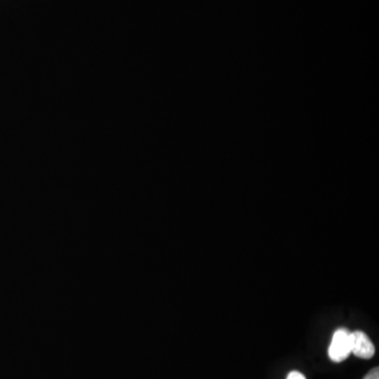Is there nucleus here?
I'll list each match as a JSON object with an SVG mask.
<instances>
[{"mask_svg":"<svg viewBox=\"0 0 379 379\" xmlns=\"http://www.w3.org/2000/svg\"><path fill=\"white\" fill-rule=\"evenodd\" d=\"M287 379H306V377L302 374V373L297 372V371H293L288 375Z\"/></svg>","mask_w":379,"mask_h":379,"instance_id":"obj_4","label":"nucleus"},{"mask_svg":"<svg viewBox=\"0 0 379 379\" xmlns=\"http://www.w3.org/2000/svg\"><path fill=\"white\" fill-rule=\"evenodd\" d=\"M351 333L347 329H339L334 333L329 348V357L334 362L347 359L351 354Z\"/></svg>","mask_w":379,"mask_h":379,"instance_id":"obj_1","label":"nucleus"},{"mask_svg":"<svg viewBox=\"0 0 379 379\" xmlns=\"http://www.w3.org/2000/svg\"><path fill=\"white\" fill-rule=\"evenodd\" d=\"M364 379H379V369L375 368L373 370H371L366 376L364 377Z\"/></svg>","mask_w":379,"mask_h":379,"instance_id":"obj_3","label":"nucleus"},{"mask_svg":"<svg viewBox=\"0 0 379 379\" xmlns=\"http://www.w3.org/2000/svg\"><path fill=\"white\" fill-rule=\"evenodd\" d=\"M350 336H351V353L356 357L370 359L374 356V345L366 333L355 331V332H352Z\"/></svg>","mask_w":379,"mask_h":379,"instance_id":"obj_2","label":"nucleus"}]
</instances>
